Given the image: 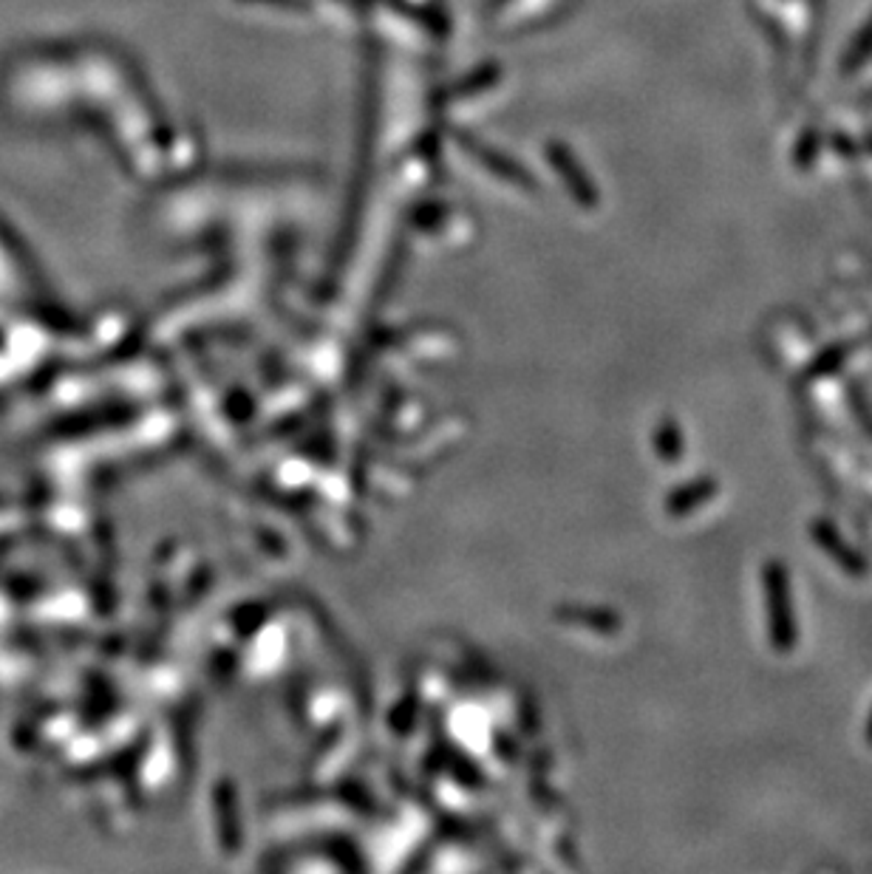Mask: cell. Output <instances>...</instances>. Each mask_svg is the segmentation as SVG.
I'll return each mask as SVG.
<instances>
[{
  "instance_id": "obj_1",
  "label": "cell",
  "mask_w": 872,
  "mask_h": 874,
  "mask_svg": "<svg viewBox=\"0 0 872 874\" xmlns=\"http://www.w3.org/2000/svg\"><path fill=\"white\" fill-rule=\"evenodd\" d=\"M870 54H872V21L867 23L864 29L858 31L856 43H852L850 51H847V63H844V68H847V72H852V68L864 63V60L870 58Z\"/></svg>"
},
{
  "instance_id": "obj_2",
  "label": "cell",
  "mask_w": 872,
  "mask_h": 874,
  "mask_svg": "<svg viewBox=\"0 0 872 874\" xmlns=\"http://www.w3.org/2000/svg\"><path fill=\"white\" fill-rule=\"evenodd\" d=\"M269 3H278V7L287 9H306V0H269Z\"/></svg>"
}]
</instances>
